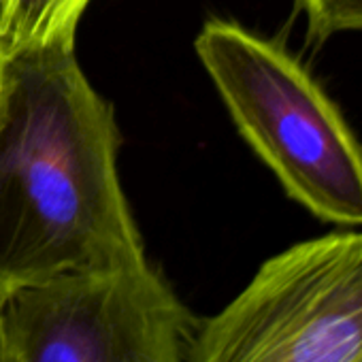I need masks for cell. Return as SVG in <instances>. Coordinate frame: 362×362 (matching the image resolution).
<instances>
[{
	"label": "cell",
	"mask_w": 362,
	"mask_h": 362,
	"mask_svg": "<svg viewBox=\"0 0 362 362\" xmlns=\"http://www.w3.org/2000/svg\"><path fill=\"white\" fill-rule=\"evenodd\" d=\"M307 22L311 43H324L339 35H362V0H294Z\"/></svg>",
	"instance_id": "8992f818"
},
{
	"label": "cell",
	"mask_w": 362,
	"mask_h": 362,
	"mask_svg": "<svg viewBox=\"0 0 362 362\" xmlns=\"http://www.w3.org/2000/svg\"><path fill=\"white\" fill-rule=\"evenodd\" d=\"M5 54H3V47H0V92H3V79H5Z\"/></svg>",
	"instance_id": "ba28073f"
},
{
	"label": "cell",
	"mask_w": 362,
	"mask_h": 362,
	"mask_svg": "<svg viewBox=\"0 0 362 362\" xmlns=\"http://www.w3.org/2000/svg\"><path fill=\"white\" fill-rule=\"evenodd\" d=\"M92 0H0V47L5 58L56 45H75Z\"/></svg>",
	"instance_id": "5b68a950"
},
{
	"label": "cell",
	"mask_w": 362,
	"mask_h": 362,
	"mask_svg": "<svg viewBox=\"0 0 362 362\" xmlns=\"http://www.w3.org/2000/svg\"><path fill=\"white\" fill-rule=\"evenodd\" d=\"M190 362H362V233H330L269 258L199 322Z\"/></svg>",
	"instance_id": "3957f363"
},
{
	"label": "cell",
	"mask_w": 362,
	"mask_h": 362,
	"mask_svg": "<svg viewBox=\"0 0 362 362\" xmlns=\"http://www.w3.org/2000/svg\"><path fill=\"white\" fill-rule=\"evenodd\" d=\"M113 107L75 45L22 52L0 92V288L147 262L117 170Z\"/></svg>",
	"instance_id": "6da1fadb"
},
{
	"label": "cell",
	"mask_w": 362,
	"mask_h": 362,
	"mask_svg": "<svg viewBox=\"0 0 362 362\" xmlns=\"http://www.w3.org/2000/svg\"><path fill=\"white\" fill-rule=\"evenodd\" d=\"M194 49L286 194L322 222L362 226V145L300 60L228 20H209Z\"/></svg>",
	"instance_id": "7a4b0ae2"
},
{
	"label": "cell",
	"mask_w": 362,
	"mask_h": 362,
	"mask_svg": "<svg viewBox=\"0 0 362 362\" xmlns=\"http://www.w3.org/2000/svg\"><path fill=\"white\" fill-rule=\"evenodd\" d=\"M5 288H0V362H16L5 337V326H3V298H5Z\"/></svg>",
	"instance_id": "52a82bcc"
},
{
	"label": "cell",
	"mask_w": 362,
	"mask_h": 362,
	"mask_svg": "<svg viewBox=\"0 0 362 362\" xmlns=\"http://www.w3.org/2000/svg\"><path fill=\"white\" fill-rule=\"evenodd\" d=\"M3 326L16 362H190L199 322L145 262L9 288Z\"/></svg>",
	"instance_id": "277c9868"
}]
</instances>
